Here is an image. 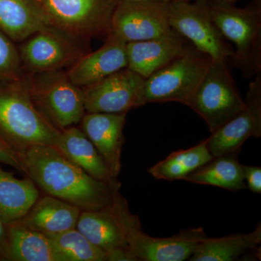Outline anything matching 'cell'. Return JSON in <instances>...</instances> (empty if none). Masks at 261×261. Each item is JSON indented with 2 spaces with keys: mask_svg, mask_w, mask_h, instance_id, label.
Listing matches in <instances>:
<instances>
[{
  "mask_svg": "<svg viewBox=\"0 0 261 261\" xmlns=\"http://www.w3.org/2000/svg\"><path fill=\"white\" fill-rule=\"evenodd\" d=\"M59 132L34 106L24 74L0 82V137L19 156L31 146H54Z\"/></svg>",
  "mask_w": 261,
  "mask_h": 261,
  "instance_id": "cell-2",
  "label": "cell"
},
{
  "mask_svg": "<svg viewBox=\"0 0 261 261\" xmlns=\"http://www.w3.org/2000/svg\"><path fill=\"white\" fill-rule=\"evenodd\" d=\"M107 209L139 261L189 260L196 247L207 238L202 228H190L171 238H154L144 232L139 218L130 212L124 198L116 191Z\"/></svg>",
  "mask_w": 261,
  "mask_h": 261,
  "instance_id": "cell-4",
  "label": "cell"
},
{
  "mask_svg": "<svg viewBox=\"0 0 261 261\" xmlns=\"http://www.w3.org/2000/svg\"><path fill=\"white\" fill-rule=\"evenodd\" d=\"M170 2L120 0L110 33L126 43L162 37L173 30L168 20Z\"/></svg>",
  "mask_w": 261,
  "mask_h": 261,
  "instance_id": "cell-11",
  "label": "cell"
},
{
  "mask_svg": "<svg viewBox=\"0 0 261 261\" xmlns=\"http://www.w3.org/2000/svg\"><path fill=\"white\" fill-rule=\"evenodd\" d=\"M214 158L205 140L190 148L172 152L166 159L149 168L148 171L159 180H184L187 175L210 162Z\"/></svg>",
  "mask_w": 261,
  "mask_h": 261,
  "instance_id": "cell-25",
  "label": "cell"
},
{
  "mask_svg": "<svg viewBox=\"0 0 261 261\" xmlns=\"http://www.w3.org/2000/svg\"><path fill=\"white\" fill-rule=\"evenodd\" d=\"M50 25L90 41L106 38L120 0H37Z\"/></svg>",
  "mask_w": 261,
  "mask_h": 261,
  "instance_id": "cell-9",
  "label": "cell"
},
{
  "mask_svg": "<svg viewBox=\"0 0 261 261\" xmlns=\"http://www.w3.org/2000/svg\"><path fill=\"white\" fill-rule=\"evenodd\" d=\"M192 44L174 30L162 37L128 42L127 68L147 79L181 56Z\"/></svg>",
  "mask_w": 261,
  "mask_h": 261,
  "instance_id": "cell-15",
  "label": "cell"
},
{
  "mask_svg": "<svg viewBox=\"0 0 261 261\" xmlns=\"http://www.w3.org/2000/svg\"><path fill=\"white\" fill-rule=\"evenodd\" d=\"M39 197L37 185L30 178H16L0 163V220L5 224L22 219Z\"/></svg>",
  "mask_w": 261,
  "mask_h": 261,
  "instance_id": "cell-21",
  "label": "cell"
},
{
  "mask_svg": "<svg viewBox=\"0 0 261 261\" xmlns=\"http://www.w3.org/2000/svg\"><path fill=\"white\" fill-rule=\"evenodd\" d=\"M219 1L226 2V3H231V4H235L237 2L240 1V0H219ZM251 1V0H250Z\"/></svg>",
  "mask_w": 261,
  "mask_h": 261,
  "instance_id": "cell-32",
  "label": "cell"
},
{
  "mask_svg": "<svg viewBox=\"0 0 261 261\" xmlns=\"http://www.w3.org/2000/svg\"><path fill=\"white\" fill-rule=\"evenodd\" d=\"M19 54L28 74L66 70L91 51L89 41L49 25L20 42Z\"/></svg>",
  "mask_w": 261,
  "mask_h": 261,
  "instance_id": "cell-7",
  "label": "cell"
},
{
  "mask_svg": "<svg viewBox=\"0 0 261 261\" xmlns=\"http://www.w3.org/2000/svg\"><path fill=\"white\" fill-rule=\"evenodd\" d=\"M8 249L5 260L61 261L47 235L23 226L6 224Z\"/></svg>",
  "mask_w": 261,
  "mask_h": 261,
  "instance_id": "cell-20",
  "label": "cell"
},
{
  "mask_svg": "<svg viewBox=\"0 0 261 261\" xmlns=\"http://www.w3.org/2000/svg\"><path fill=\"white\" fill-rule=\"evenodd\" d=\"M245 105L228 61L212 60L185 106L197 113L213 133L243 110Z\"/></svg>",
  "mask_w": 261,
  "mask_h": 261,
  "instance_id": "cell-6",
  "label": "cell"
},
{
  "mask_svg": "<svg viewBox=\"0 0 261 261\" xmlns=\"http://www.w3.org/2000/svg\"><path fill=\"white\" fill-rule=\"evenodd\" d=\"M168 20L173 30L213 61H228L232 56V45L215 25L205 0L170 2Z\"/></svg>",
  "mask_w": 261,
  "mask_h": 261,
  "instance_id": "cell-10",
  "label": "cell"
},
{
  "mask_svg": "<svg viewBox=\"0 0 261 261\" xmlns=\"http://www.w3.org/2000/svg\"><path fill=\"white\" fill-rule=\"evenodd\" d=\"M106 253L107 261H139L128 247L113 249Z\"/></svg>",
  "mask_w": 261,
  "mask_h": 261,
  "instance_id": "cell-30",
  "label": "cell"
},
{
  "mask_svg": "<svg viewBox=\"0 0 261 261\" xmlns=\"http://www.w3.org/2000/svg\"><path fill=\"white\" fill-rule=\"evenodd\" d=\"M0 163L8 165L25 175V169L20 156L11 147L7 145L0 137Z\"/></svg>",
  "mask_w": 261,
  "mask_h": 261,
  "instance_id": "cell-28",
  "label": "cell"
},
{
  "mask_svg": "<svg viewBox=\"0 0 261 261\" xmlns=\"http://www.w3.org/2000/svg\"><path fill=\"white\" fill-rule=\"evenodd\" d=\"M126 114L86 112L80 121L81 129L92 142L113 177L116 178L121 170Z\"/></svg>",
  "mask_w": 261,
  "mask_h": 261,
  "instance_id": "cell-14",
  "label": "cell"
},
{
  "mask_svg": "<svg viewBox=\"0 0 261 261\" xmlns=\"http://www.w3.org/2000/svg\"><path fill=\"white\" fill-rule=\"evenodd\" d=\"M126 44L109 33L102 47L89 51L66 70L68 78L75 85L84 88L127 68Z\"/></svg>",
  "mask_w": 261,
  "mask_h": 261,
  "instance_id": "cell-16",
  "label": "cell"
},
{
  "mask_svg": "<svg viewBox=\"0 0 261 261\" xmlns=\"http://www.w3.org/2000/svg\"><path fill=\"white\" fill-rule=\"evenodd\" d=\"M245 108L206 139L214 158L240 152L245 141L261 137V72L249 84Z\"/></svg>",
  "mask_w": 261,
  "mask_h": 261,
  "instance_id": "cell-13",
  "label": "cell"
},
{
  "mask_svg": "<svg viewBox=\"0 0 261 261\" xmlns=\"http://www.w3.org/2000/svg\"><path fill=\"white\" fill-rule=\"evenodd\" d=\"M77 229L103 251L128 247L123 233L107 207L95 211H82Z\"/></svg>",
  "mask_w": 261,
  "mask_h": 261,
  "instance_id": "cell-24",
  "label": "cell"
},
{
  "mask_svg": "<svg viewBox=\"0 0 261 261\" xmlns=\"http://www.w3.org/2000/svg\"><path fill=\"white\" fill-rule=\"evenodd\" d=\"M23 74L18 47L0 31V82L18 80Z\"/></svg>",
  "mask_w": 261,
  "mask_h": 261,
  "instance_id": "cell-27",
  "label": "cell"
},
{
  "mask_svg": "<svg viewBox=\"0 0 261 261\" xmlns=\"http://www.w3.org/2000/svg\"><path fill=\"white\" fill-rule=\"evenodd\" d=\"M238 153L233 152L214 158L210 162L187 175L184 180L229 191L245 190L247 187L244 178V165L238 161Z\"/></svg>",
  "mask_w": 261,
  "mask_h": 261,
  "instance_id": "cell-23",
  "label": "cell"
},
{
  "mask_svg": "<svg viewBox=\"0 0 261 261\" xmlns=\"http://www.w3.org/2000/svg\"><path fill=\"white\" fill-rule=\"evenodd\" d=\"M82 209L51 195L38 198L23 217L18 220L25 227L44 234H53L73 229Z\"/></svg>",
  "mask_w": 261,
  "mask_h": 261,
  "instance_id": "cell-18",
  "label": "cell"
},
{
  "mask_svg": "<svg viewBox=\"0 0 261 261\" xmlns=\"http://www.w3.org/2000/svg\"><path fill=\"white\" fill-rule=\"evenodd\" d=\"M211 61L210 56L192 44L181 56L145 79L144 103L175 102L185 106Z\"/></svg>",
  "mask_w": 261,
  "mask_h": 261,
  "instance_id": "cell-8",
  "label": "cell"
},
{
  "mask_svg": "<svg viewBox=\"0 0 261 261\" xmlns=\"http://www.w3.org/2000/svg\"><path fill=\"white\" fill-rule=\"evenodd\" d=\"M8 249V233L6 224L0 220V260H5Z\"/></svg>",
  "mask_w": 261,
  "mask_h": 261,
  "instance_id": "cell-31",
  "label": "cell"
},
{
  "mask_svg": "<svg viewBox=\"0 0 261 261\" xmlns=\"http://www.w3.org/2000/svg\"><path fill=\"white\" fill-rule=\"evenodd\" d=\"M25 176L48 195L70 202L82 211L100 210L112 202L118 189L99 181L51 145H34L20 154Z\"/></svg>",
  "mask_w": 261,
  "mask_h": 261,
  "instance_id": "cell-1",
  "label": "cell"
},
{
  "mask_svg": "<svg viewBox=\"0 0 261 261\" xmlns=\"http://www.w3.org/2000/svg\"><path fill=\"white\" fill-rule=\"evenodd\" d=\"M261 243V225L248 233L205 238L196 247L190 261H233L251 250H258Z\"/></svg>",
  "mask_w": 261,
  "mask_h": 261,
  "instance_id": "cell-22",
  "label": "cell"
},
{
  "mask_svg": "<svg viewBox=\"0 0 261 261\" xmlns=\"http://www.w3.org/2000/svg\"><path fill=\"white\" fill-rule=\"evenodd\" d=\"M164 1L171 2V1H174V0H164Z\"/></svg>",
  "mask_w": 261,
  "mask_h": 261,
  "instance_id": "cell-33",
  "label": "cell"
},
{
  "mask_svg": "<svg viewBox=\"0 0 261 261\" xmlns=\"http://www.w3.org/2000/svg\"><path fill=\"white\" fill-rule=\"evenodd\" d=\"M209 14L223 37L233 47L229 67L240 70L245 79L261 72V0H251L244 8L205 0Z\"/></svg>",
  "mask_w": 261,
  "mask_h": 261,
  "instance_id": "cell-3",
  "label": "cell"
},
{
  "mask_svg": "<svg viewBox=\"0 0 261 261\" xmlns=\"http://www.w3.org/2000/svg\"><path fill=\"white\" fill-rule=\"evenodd\" d=\"M54 147L92 177L119 190L121 184L113 177L97 149L81 128L72 126L60 130Z\"/></svg>",
  "mask_w": 261,
  "mask_h": 261,
  "instance_id": "cell-17",
  "label": "cell"
},
{
  "mask_svg": "<svg viewBox=\"0 0 261 261\" xmlns=\"http://www.w3.org/2000/svg\"><path fill=\"white\" fill-rule=\"evenodd\" d=\"M50 24L37 0H0V31L22 42Z\"/></svg>",
  "mask_w": 261,
  "mask_h": 261,
  "instance_id": "cell-19",
  "label": "cell"
},
{
  "mask_svg": "<svg viewBox=\"0 0 261 261\" xmlns=\"http://www.w3.org/2000/svg\"><path fill=\"white\" fill-rule=\"evenodd\" d=\"M47 236L61 261H107L106 252L91 243L76 228Z\"/></svg>",
  "mask_w": 261,
  "mask_h": 261,
  "instance_id": "cell-26",
  "label": "cell"
},
{
  "mask_svg": "<svg viewBox=\"0 0 261 261\" xmlns=\"http://www.w3.org/2000/svg\"><path fill=\"white\" fill-rule=\"evenodd\" d=\"M244 178L246 187L255 194L261 193V168L258 166H244Z\"/></svg>",
  "mask_w": 261,
  "mask_h": 261,
  "instance_id": "cell-29",
  "label": "cell"
},
{
  "mask_svg": "<svg viewBox=\"0 0 261 261\" xmlns=\"http://www.w3.org/2000/svg\"><path fill=\"white\" fill-rule=\"evenodd\" d=\"M145 80L138 73L125 68L82 88L86 112L127 113L145 106Z\"/></svg>",
  "mask_w": 261,
  "mask_h": 261,
  "instance_id": "cell-12",
  "label": "cell"
},
{
  "mask_svg": "<svg viewBox=\"0 0 261 261\" xmlns=\"http://www.w3.org/2000/svg\"><path fill=\"white\" fill-rule=\"evenodd\" d=\"M29 96L38 111L58 129L80 123L86 113L83 89L68 78L66 70L24 73Z\"/></svg>",
  "mask_w": 261,
  "mask_h": 261,
  "instance_id": "cell-5",
  "label": "cell"
}]
</instances>
